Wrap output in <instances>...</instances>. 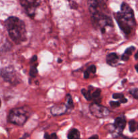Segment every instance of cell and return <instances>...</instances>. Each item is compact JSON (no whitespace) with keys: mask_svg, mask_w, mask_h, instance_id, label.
<instances>
[{"mask_svg":"<svg viewBox=\"0 0 138 139\" xmlns=\"http://www.w3.org/2000/svg\"><path fill=\"white\" fill-rule=\"evenodd\" d=\"M37 60V56L36 55H34V56H33L32 58H31V62H36Z\"/></svg>","mask_w":138,"mask_h":139,"instance_id":"7402d4cb","label":"cell"},{"mask_svg":"<svg viewBox=\"0 0 138 139\" xmlns=\"http://www.w3.org/2000/svg\"><path fill=\"white\" fill-rule=\"evenodd\" d=\"M20 4L25 9L29 17L33 18L35 14L37 7L40 4V0H20Z\"/></svg>","mask_w":138,"mask_h":139,"instance_id":"277c9868","label":"cell"},{"mask_svg":"<svg viewBox=\"0 0 138 139\" xmlns=\"http://www.w3.org/2000/svg\"><path fill=\"white\" fill-rule=\"evenodd\" d=\"M135 48L134 46H131V47H129V48H127V50L125 52V53L123 54V55L122 56L121 59L123 61H127L129 60V57L132 54V53L133 52V51L135 50Z\"/></svg>","mask_w":138,"mask_h":139,"instance_id":"30bf717a","label":"cell"},{"mask_svg":"<svg viewBox=\"0 0 138 139\" xmlns=\"http://www.w3.org/2000/svg\"><path fill=\"white\" fill-rule=\"evenodd\" d=\"M101 32L102 34H104L106 33V28H101Z\"/></svg>","mask_w":138,"mask_h":139,"instance_id":"4316f807","label":"cell"},{"mask_svg":"<svg viewBox=\"0 0 138 139\" xmlns=\"http://www.w3.org/2000/svg\"><path fill=\"white\" fill-rule=\"evenodd\" d=\"M100 94H101L100 89H96V90H95V92H93V93L91 94V96L93 97L94 99H98L100 96Z\"/></svg>","mask_w":138,"mask_h":139,"instance_id":"e0dca14e","label":"cell"},{"mask_svg":"<svg viewBox=\"0 0 138 139\" xmlns=\"http://www.w3.org/2000/svg\"><path fill=\"white\" fill-rule=\"evenodd\" d=\"M28 136H29V135H28V134H24L23 137L21 138L20 139H27V137H28Z\"/></svg>","mask_w":138,"mask_h":139,"instance_id":"83f0119b","label":"cell"},{"mask_svg":"<svg viewBox=\"0 0 138 139\" xmlns=\"http://www.w3.org/2000/svg\"><path fill=\"white\" fill-rule=\"evenodd\" d=\"M51 139H57V135H56V134H55V133H54V134H51Z\"/></svg>","mask_w":138,"mask_h":139,"instance_id":"cb8c5ba5","label":"cell"},{"mask_svg":"<svg viewBox=\"0 0 138 139\" xmlns=\"http://www.w3.org/2000/svg\"><path fill=\"white\" fill-rule=\"evenodd\" d=\"M136 123L134 120H131L129 121V130L131 132H134L136 130Z\"/></svg>","mask_w":138,"mask_h":139,"instance_id":"9a60e30c","label":"cell"},{"mask_svg":"<svg viewBox=\"0 0 138 139\" xmlns=\"http://www.w3.org/2000/svg\"><path fill=\"white\" fill-rule=\"evenodd\" d=\"M66 106L68 108V109H72L73 108V107H74L73 99H72L70 94H68L67 96H66Z\"/></svg>","mask_w":138,"mask_h":139,"instance_id":"7c38bea8","label":"cell"},{"mask_svg":"<svg viewBox=\"0 0 138 139\" xmlns=\"http://www.w3.org/2000/svg\"><path fill=\"white\" fill-rule=\"evenodd\" d=\"M87 71L89 72V73H96V66L95 65H91V66L89 67V68H88V69H87Z\"/></svg>","mask_w":138,"mask_h":139,"instance_id":"ffe728a7","label":"cell"},{"mask_svg":"<svg viewBox=\"0 0 138 139\" xmlns=\"http://www.w3.org/2000/svg\"><path fill=\"white\" fill-rule=\"evenodd\" d=\"M31 111L29 107H23L12 109L9 113L8 120L14 124L22 126L31 116Z\"/></svg>","mask_w":138,"mask_h":139,"instance_id":"3957f363","label":"cell"},{"mask_svg":"<svg viewBox=\"0 0 138 139\" xmlns=\"http://www.w3.org/2000/svg\"><path fill=\"white\" fill-rule=\"evenodd\" d=\"M81 92H82V94H83V95L85 96V98L87 99V101H91V99L92 97H91V92H90V90L87 91L85 89H82Z\"/></svg>","mask_w":138,"mask_h":139,"instance_id":"4fadbf2b","label":"cell"},{"mask_svg":"<svg viewBox=\"0 0 138 139\" xmlns=\"http://www.w3.org/2000/svg\"><path fill=\"white\" fill-rule=\"evenodd\" d=\"M68 139H81L80 133L76 129H72L68 134Z\"/></svg>","mask_w":138,"mask_h":139,"instance_id":"8fae6325","label":"cell"},{"mask_svg":"<svg viewBox=\"0 0 138 139\" xmlns=\"http://www.w3.org/2000/svg\"><path fill=\"white\" fill-rule=\"evenodd\" d=\"M130 94L133 96L134 97L135 99H138V89L137 88H134L132 90H130Z\"/></svg>","mask_w":138,"mask_h":139,"instance_id":"2e32d148","label":"cell"},{"mask_svg":"<svg viewBox=\"0 0 138 139\" xmlns=\"http://www.w3.org/2000/svg\"><path fill=\"white\" fill-rule=\"evenodd\" d=\"M119 102H120V103H126L127 102V99L124 97V98H122L121 99H120V101H119Z\"/></svg>","mask_w":138,"mask_h":139,"instance_id":"603a6c76","label":"cell"},{"mask_svg":"<svg viewBox=\"0 0 138 139\" xmlns=\"http://www.w3.org/2000/svg\"><path fill=\"white\" fill-rule=\"evenodd\" d=\"M135 69H136V71H137V73H138V64H137L136 65H135Z\"/></svg>","mask_w":138,"mask_h":139,"instance_id":"f1b7e54d","label":"cell"},{"mask_svg":"<svg viewBox=\"0 0 138 139\" xmlns=\"http://www.w3.org/2000/svg\"><path fill=\"white\" fill-rule=\"evenodd\" d=\"M44 137H45V138L46 139H51V136L49 135L48 134L46 133L45 134V136H44Z\"/></svg>","mask_w":138,"mask_h":139,"instance_id":"d4e9b609","label":"cell"},{"mask_svg":"<svg viewBox=\"0 0 138 139\" xmlns=\"http://www.w3.org/2000/svg\"><path fill=\"white\" fill-rule=\"evenodd\" d=\"M89 77V72L88 71H85L84 72V78L88 79Z\"/></svg>","mask_w":138,"mask_h":139,"instance_id":"44dd1931","label":"cell"},{"mask_svg":"<svg viewBox=\"0 0 138 139\" xmlns=\"http://www.w3.org/2000/svg\"><path fill=\"white\" fill-rule=\"evenodd\" d=\"M137 128L138 129V124H137Z\"/></svg>","mask_w":138,"mask_h":139,"instance_id":"1f68e13d","label":"cell"},{"mask_svg":"<svg viewBox=\"0 0 138 139\" xmlns=\"http://www.w3.org/2000/svg\"><path fill=\"white\" fill-rule=\"evenodd\" d=\"M118 56L116 53H110L106 56V62L110 65H114L118 62Z\"/></svg>","mask_w":138,"mask_h":139,"instance_id":"9c48e42d","label":"cell"},{"mask_svg":"<svg viewBox=\"0 0 138 139\" xmlns=\"http://www.w3.org/2000/svg\"><path fill=\"white\" fill-rule=\"evenodd\" d=\"M68 110V109L66 104H59L53 107L51 109V112L53 115H60L65 113Z\"/></svg>","mask_w":138,"mask_h":139,"instance_id":"52a82bcc","label":"cell"},{"mask_svg":"<svg viewBox=\"0 0 138 139\" xmlns=\"http://www.w3.org/2000/svg\"><path fill=\"white\" fill-rule=\"evenodd\" d=\"M120 103L119 101H116V102H115V101H110V105L112 107H113V108L118 107L120 106Z\"/></svg>","mask_w":138,"mask_h":139,"instance_id":"ac0fdd59","label":"cell"},{"mask_svg":"<svg viewBox=\"0 0 138 139\" xmlns=\"http://www.w3.org/2000/svg\"><path fill=\"white\" fill-rule=\"evenodd\" d=\"M98 138H99V137H98V135H93L91 137L89 138V139H98Z\"/></svg>","mask_w":138,"mask_h":139,"instance_id":"484cf974","label":"cell"},{"mask_svg":"<svg viewBox=\"0 0 138 139\" xmlns=\"http://www.w3.org/2000/svg\"><path fill=\"white\" fill-rule=\"evenodd\" d=\"M115 18L120 29L127 35L131 33L135 26L133 11L131 7L125 3L122 4L120 11L116 13Z\"/></svg>","mask_w":138,"mask_h":139,"instance_id":"7a4b0ae2","label":"cell"},{"mask_svg":"<svg viewBox=\"0 0 138 139\" xmlns=\"http://www.w3.org/2000/svg\"><path fill=\"white\" fill-rule=\"evenodd\" d=\"M113 97L115 99H121L122 98H124V95L120 93H115L113 94Z\"/></svg>","mask_w":138,"mask_h":139,"instance_id":"d6986e66","label":"cell"},{"mask_svg":"<svg viewBox=\"0 0 138 139\" xmlns=\"http://www.w3.org/2000/svg\"><path fill=\"white\" fill-rule=\"evenodd\" d=\"M62 60H61V59H58V62H59V63H60V62H62Z\"/></svg>","mask_w":138,"mask_h":139,"instance_id":"4dcf8cb0","label":"cell"},{"mask_svg":"<svg viewBox=\"0 0 138 139\" xmlns=\"http://www.w3.org/2000/svg\"><path fill=\"white\" fill-rule=\"evenodd\" d=\"M37 73H38V71H37V69L36 65H35V66L31 67L30 71H29V75L32 77H35Z\"/></svg>","mask_w":138,"mask_h":139,"instance_id":"5bb4252c","label":"cell"},{"mask_svg":"<svg viewBox=\"0 0 138 139\" xmlns=\"http://www.w3.org/2000/svg\"><path fill=\"white\" fill-rule=\"evenodd\" d=\"M135 59H138V52H137V54H135Z\"/></svg>","mask_w":138,"mask_h":139,"instance_id":"f546056e","label":"cell"},{"mask_svg":"<svg viewBox=\"0 0 138 139\" xmlns=\"http://www.w3.org/2000/svg\"><path fill=\"white\" fill-rule=\"evenodd\" d=\"M89 111L92 115L98 118H104L108 116L110 114L108 109L96 103H93L89 106Z\"/></svg>","mask_w":138,"mask_h":139,"instance_id":"5b68a950","label":"cell"},{"mask_svg":"<svg viewBox=\"0 0 138 139\" xmlns=\"http://www.w3.org/2000/svg\"><path fill=\"white\" fill-rule=\"evenodd\" d=\"M0 107H1V100H0Z\"/></svg>","mask_w":138,"mask_h":139,"instance_id":"d6a6232c","label":"cell"},{"mask_svg":"<svg viewBox=\"0 0 138 139\" xmlns=\"http://www.w3.org/2000/svg\"><path fill=\"white\" fill-rule=\"evenodd\" d=\"M126 126V119L125 117L124 116H120V117H116L115 119L114 126L116 129L119 130L120 132H122L124 130V128Z\"/></svg>","mask_w":138,"mask_h":139,"instance_id":"ba28073f","label":"cell"},{"mask_svg":"<svg viewBox=\"0 0 138 139\" xmlns=\"http://www.w3.org/2000/svg\"><path fill=\"white\" fill-rule=\"evenodd\" d=\"M8 34L16 44L24 42L27 39V30L22 20L17 17H9L5 22Z\"/></svg>","mask_w":138,"mask_h":139,"instance_id":"6da1fadb","label":"cell"},{"mask_svg":"<svg viewBox=\"0 0 138 139\" xmlns=\"http://www.w3.org/2000/svg\"><path fill=\"white\" fill-rule=\"evenodd\" d=\"M1 75L2 77L6 81H8L12 84L16 85L18 84V80L17 79V76L16 75V72L12 67L4 68L1 71Z\"/></svg>","mask_w":138,"mask_h":139,"instance_id":"8992f818","label":"cell"}]
</instances>
